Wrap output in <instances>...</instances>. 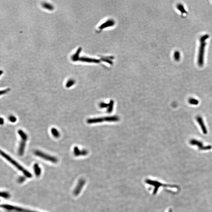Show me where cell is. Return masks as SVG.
<instances>
[{
  "label": "cell",
  "instance_id": "obj_1",
  "mask_svg": "<svg viewBox=\"0 0 212 212\" xmlns=\"http://www.w3.org/2000/svg\"><path fill=\"white\" fill-rule=\"evenodd\" d=\"M209 38V35L206 34L203 35L200 38V45L198 55V64L200 67H202L204 64V57L206 43V41Z\"/></svg>",
  "mask_w": 212,
  "mask_h": 212
},
{
  "label": "cell",
  "instance_id": "obj_2",
  "mask_svg": "<svg viewBox=\"0 0 212 212\" xmlns=\"http://www.w3.org/2000/svg\"><path fill=\"white\" fill-rule=\"evenodd\" d=\"M0 154H1V155H2V156H3L4 158H5V159L7 160L8 161L10 162L13 165L15 166L19 170L23 172L24 175H25L27 177L31 178V177H32V175L31 174L30 172H29L28 171L26 170V169H24L23 166H21L19 164L17 163V162L15 161L8 154H7L5 152L2 151V150L0 151Z\"/></svg>",
  "mask_w": 212,
  "mask_h": 212
},
{
  "label": "cell",
  "instance_id": "obj_3",
  "mask_svg": "<svg viewBox=\"0 0 212 212\" xmlns=\"http://www.w3.org/2000/svg\"><path fill=\"white\" fill-rule=\"evenodd\" d=\"M34 154L37 156L40 157V158H42L47 161L51 162L52 163H55L57 162V158H56L55 157L47 154L45 153L40 151L39 150H36L34 152Z\"/></svg>",
  "mask_w": 212,
  "mask_h": 212
},
{
  "label": "cell",
  "instance_id": "obj_4",
  "mask_svg": "<svg viewBox=\"0 0 212 212\" xmlns=\"http://www.w3.org/2000/svg\"><path fill=\"white\" fill-rule=\"evenodd\" d=\"M190 143L192 145H196L198 146L199 149L200 150H209L211 149L212 146L210 145L206 146H205L203 145L202 142L198 141L197 140L192 139L190 140Z\"/></svg>",
  "mask_w": 212,
  "mask_h": 212
},
{
  "label": "cell",
  "instance_id": "obj_5",
  "mask_svg": "<svg viewBox=\"0 0 212 212\" xmlns=\"http://www.w3.org/2000/svg\"><path fill=\"white\" fill-rule=\"evenodd\" d=\"M1 207L4 209L12 212L15 211V212H35L34 211H30L27 210L26 209L20 208L19 207H15L8 205H3L1 206Z\"/></svg>",
  "mask_w": 212,
  "mask_h": 212
},
{
  "label": "cell",
  "instance_id": "obj_6",
  "mask_svg": "<svg viewBox=\"0 0 212 212\" xmlns=\"http://www.w3.org/2000/svg\"><path fill=\"white\" fill-rule=\"evenodd\" d=\"M196 119L200 125L203 133L205 134H207V130L202 117L200 116H198L196 117Z\"/></svg>",
  "mask_w": 212,
  "mask_h": 212
},
{
  "label": "cell",
  "instance_id": "obj_7",
  "mask_svg": "<svg viewBox=\"0 0 212 212\" xmlns=\"http://www.w3.org/2000/svg\"><path fill=\"white\" fill-rule=\"evenodd\" d=\"M84 183L85 182L83 180H81L79 181L78 184L74 191V194L75 195H77L79 193L81 188L84 185Z\"/></svg>",
  "mask_w": 212,
  "mask_h": 212
},
{
  "label": "cell",
  "instance_id": "obj_8",
  "mask_svg": "<svg viewBox=\"0 0 212 212\" xmlns=\"http://www.w3.org/2000/svg\"><path fill=\"white\" fill-rule=\"evenodd\" d=\"M74 154L76 156H78L80 155H85L87 154V151L85 150H82V151H80L78 147L75 146L74 148Z\"/></svg>",
  "mask_w": 212,
  "mask_h": 212
},
{
  "label": "cell",
  "instance_id": "obj_9",
  "mask_svg": "<svg viewBox=\"0 0 212 212\" xmlns=\"http://www.w3.org/2000/svg\"><path fill=\"white\" fill-rule=\"evenodd\" d=\"M26 142L25 141H21L19 146V154L20 156L23 155L24 150L25 147L26 146Z\"/></svg>",
  "mask_w": 212,
  "mask_h": 212
},
{
  "label": "cell",
  "instance_id": "obj_10",
  "mask_svg": "<svg viewBox=\"0 0 212 212\" xmlns=\"http://www.w3.org/2000/svg\"><path fill=\"white\" fill-rule=\"evenodd\" d=\"M81 50V48H79L77 49V51H76L74 54L72 55L71 57V60H72L73 61H78L79 58V55L80 53V51Z\"/></svg>",
  "mask_w": 212,
  "mask_h": 212
},
{
  "label": "cell",
  "instance_id": "obj_11",
  "mask_svg": "<svg viewBox=\"0 0 212 212\" xmlns=\"http://www.w3.org/2000/svg\"><path fill=\"white\" fill-rule=\"evenodd\" d=\"M18 132L19 134L20 135V136L21 137L22 140L26 141L28 139V136H27V134L21 130H18Z\"/></svg>",
  "mask_w": 212,
  "mask_h": 212
},
{
  "label": "cell",
  "instance_id": "obj_12",
  "mask_svg": "<svg viewBox=\"0 0 212 212\" xmlns=\"http://www.w3.org/2000/svg\"><path fill=\"white\" fill-rule=\"evenodd\" d=\"M33 167H34V170L35 175H36L37 176H40L41 173V170L40 168L39 167L38 164H35L34 165Z\"/></svg>",
  "mask_w": 212,
  "mask_h": 212
},
{
  "label": "cell",
  "instance_id": "obj_13",
  "mask_svg": "<svg viewBox=\"0 0 212 212\" xmlns=\"http://www.w3.org/2000/svg\"><path fill=\"white\" fill-rule=\"evenodd\" d=\"M177 8L178 10L181 12L182 14H186L187 13L186 11L185 10L184 6L181 4H178L177 6Z\"/></svg>",
  "mask_w": 212,
  "mask_h": 212
},
{
  "label": "cell",
  "instance_id": "obj_14",
  "mask_svg": "<svg viewBox=\"0 0 212 212\" xmlns=\"http://www.w3.org/2000/svg\"><path fill=\"white\" fill-rule=\"evenodd\" d=\"M42 6L43 8H45V9H47V10H52L54 9V7L51 4H49L48 3H46V2H44L42 4Z\"/></svg>",
  "mask_w": 212,
  "mask_h": 212
},
{
  "label": "cell",
  "instance_id": "obj_15",
  "mask_svg": "<svg viewBox=\"0 0 212 212\" xmlns=\"http://www.w3.org/2000/svg\"><path fill=\"white\" fill-rule=\"evenodd\" d=\"M51 132L53 136L55 138H59L60 136L59 132L55 128H52L51 130Z\"/></svg>",
  "mask_w": 212,
  "mask_h": 212
},
{
  "label": "cell",
  "instance_id": "obj_16",
  "mask_svg": "<svg viewBox=\"0 0 212 212\" xmlns=\"http://www.w3.org/2000/svg\"><path fill=\"white\" fill-rule=\"evenodd\" d=\"M188 101L189 103L191 104V105H197L199 103V101H198V100L193 98H190L188 99Z\"/></svg>",
  "mask_w": 212,
  "mask_h": 212
},
{
  "label": "cell",
  "instance_id": "obj_17",
  "mask_svg": "<svg viewBox=\"0 0 212 212\" xmlns=\"http://www.w3.org/2000/svg\"><path fill=\"white\" fill-rule=\"evenodd\" d=\"M174 57L175 61H180V52L178 51H176L174 53Z\"/></svg>",
  "mask_w": 212,
  "mask_h": 212
},
{
  "label": "cell",
  "instance_id": "obj_18",
  "mask_svg": "<svg viewBox=\"0 0 212 212\" xmlns=\"http://www.w3.org/2000/svg\"><path fill=\"white\" fill-rule=\"evenodd\" d=\"M75 82L73 79H70L68 81L66 84V87L67 88H69L73 85Z\"/></svg>",
  "mask_w": 212,
  "mask_h": 212
},
{
  "label": "cell",
  "instance_id": "obj_19",
  "mask_svg": "<svg viewBox=\"0 0 212 212\" xmlns=\"http://www.w3.org/2000/svg\"><path fill=\"white\" fill-rule=\"evenodd\" d=\"M9 120H10L11 122H12V123H15V122L16 121L17 118L15 116H10L9 117Z\"/></svg>",
  "mask_w": 212,
  "mask_h": 212
},
{
  "label": "cell",
  "instance_id": "obj_20",
  "mask_svg": "<svg viewBox=\"0 0 212 212\" xmlns=\"http://www.w3.org/2000/svg\"><path fill=\"white\" fill-rule=\"evenodd\" d=\"M1 196L2 197H4V198H8L10 196V195L8 193L5 192H2L1 193Z\"/></svg>",
  "mask_w": 212,
  "mask_h": 212
},
{
  "label": "cell",
  "instance_id": "obj_21",
  "mask_svg": "<svg viewBox=\"0 0 212 212\" xmlns=\"http://www.w3.org/2000/svg\"><path fill=\"white\" fill-rule=\"evenodd\" d=\"M10 89H6L4 90H3V91H0V95H2V94H5L7 92H8L9 91H10Z\"/></svg>",
  "mask_w": 212,
  "mask_h": 212
},
{
  "label": "cell",
  "instance_id": "obj_22",
  "mask_svg": "<svg viewBox=\"0 0 212 212\" xmlns=\"http://www.w3.org/2000/svg\"><path fill=\"white\" fill-rule=\"evenodd\" d=\"M4 119L3 118H1V120H0V125H3L4 124Z\"/></svg>",
  "mask_w": 212,
  "mask_h": 212
},
{
  "label": "cell",
  "instance_id": "obj_23",
  "mask_svg": "<svg viewBox=\"0 0 212 212\" xmlns=\"http://www.w3.org/2000/svg\"><path fill=\"white\" fill-rule=\"evenodd\" d=\"M168 212H172V210H171V209H170L169 211H168Z\"/></svg>",
  "mask_w": 212,
  "mask_h": 212
}]
</instances>
